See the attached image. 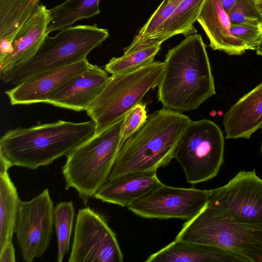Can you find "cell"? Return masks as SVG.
I'll return each instance as SVG.
<instances>
[{"mask_svg": "<svg viewBox=\"0 0 262 262\" xmlns=\"http://www.w3.org/2000/svg\"><path fill=\"white\" fill-rule=\"evenodd\" d=\"M158 86L165 108L186 112L197 108L215 93L206 46L200 34L190 35L168 50Z\"/></svg>", "mask_w": 262, "mask_h": 262, "instance_id": "cell-1", "label": "cell"}, {"mask_svg": "<svg viewBox=\"0 0 262 262\" xmlns=\"http://www.w3.org/2000/svg\"><path fill=\"white\" fill-rule=\"evenodd\" d=\"M192 122L188 116L166 108L148 116L139 130L121 144L107 181L129 173H155L167 166Z\"/></svg>", "mask_w": 262, "mask_h": 262, "instance_id": "cell-2", "label": "cell"}, {"mask_svg": "<svg viewBox=\"0 0 262 262\" xmlns=\"http://www.w3.org/2000/svg\"><path fill=\"white\" fill-rule=\"evenodd\" d=\"M91 120L75 123L58 120L7 131L0 139V155L12 166L36 169L68 156L95 134Z\"/></svg>", "mask_w": 262, "mask_h": 262, "instance_id": "cell-3", "label": "cell"}, {"mask_svg": "<svg viewBox=\"0 0 262 262\" xmlns=\"http://www.w3.org/2000/svg\"><path fill=\"white\" fill-rule=\"evenodd\" d=\"M174 240L222 248L243 262H262V226L207 206L184 224Z\"/></svg>", "mask_w": 262, "mask_h": 262, "instance_id": "cell-4", "label": "cell"}, {"mask_svg": "<svg viewBox=\"0 0 262 262\" xmlns=\"http://www.w3.org/2000/svg\"><path fill=\"white\" fill-rule=\"evenodd\" d=\"M124 118L81 144L68 156L62 173L84 205L107 181L121 145Z\"/></svg>", "mask_w": 262, "mask_h": 262, "instance_id": "cell-5", "label": "cell"}, {"mask_svg": "<svg viewBox=\"0 0 262 262\" xmlns=\"http://www.w3.org/2000/svg\"><path fill=\"white\" fill-rule=\"evenodd\" d=\"M54 37L45 36L35 54L24 64L2 73L5 83L17 85L35 74L86 58L93 49L109 37L107 29L96 24L62 29Z\"/></svg>", "mask_w": 262, "mask_h": 262, "instance_id": "cell-6", "label": "cell"}, {"mask_svg": "<svg viewBox=\"0 0 262 262\" xmlns=\"http://www.w3.org/2000/svg\"><path fill=\"white\" fill-rule=\"evenodd\" d=\"M164 62L153 61L136 70L112 75L86 111L97 134L123 119L150 90L159 85Z\"/></svg>", "mask_w": 262, "mask_h": 262, "instance_id": "cell-7", "label": "cell"}, {"mask_svg": "<svg viewBox=\"0 0 262 262\" xmlns=\"http://www.w3.org/2000/svg\"><path fill=\"white\" fill-rule=\"evenodd\" d=\"M224 147L223 133L214 122L192 121L180 139L173 158L193 185L217 176L224 162Z\"/></svg>", "mask_w": 262, "mask_h": 262, "instance_id": "cell-8", "label": "cell"}, {"mask_svg": "<svg viewBox=\"0 0 262 262\" xmlns=\"http://www.w3.org/2000/svg\"><path fill=\"white\" fill-rule=\"evenodd\" d=\"M123 255L115 233L104 218L89 207L76 217L69 262H122Z\"/></svg>", "mask_w": 262, "mask_h": 262, "instance_id": "cell-9", "label": "cell"}, {"mask_svg": "<svg viewBox=\"0 0 262 262\" xmlns=\"http://www.w3.org/2000/svg\"><path fill=\"white\" fill-rule=\"evenodd\" d=\"M210 190L207 207L239 221L262 226V179L255 169L241 171L225 185Z\"/></svg>", "mask_w": 262, "mask_h": 262, "instance_id": "cell-10", "label": "cell"}, {"mask_svg": "<svg viewBox=\"0 0 262 262\" xmlns=\"http://www.w3.org/2000/svg\"><path fill=\"white\" fill-rule=\"evenodd\" d=\"M54 211L48 189L31 201L20 202L15 232L26 262L41 257L50 246L53 232Z\"/></svg>", "mask_w": 262, "mask_h": 262, "instance_id": "cell-11", "label": "cell"}, {"mask_svg": "<svg viewBox=\"0 0 262 262\" xmlns=\"http://www.w3.org/2000/svg\"><path fill=\"white\" fill-rule=\"evenodd\" d=\"M210 190L173 187L162 184L127 208L144 218L189 220L206 206Z\"/></svg>", "mask_w": 262, "mask_h": 262, "instance_id": "cell-12", "label": "cell"}, {"mask_svg": "<svg viewBox=\"0 0 262 262\" xmlns=\"http://www.w3.org/2000/svg\"><path fill=\"white\" fill-rule=\"evenodd\" d=\"M86 58L31 76L5 92L10 103L28 105L44 102L74 77L87 70Z\"/></svg>", "mask_w": 262, "mask_h": 262, "instance_id": "cell-13", "label": "cell"}, {"mask_svg": "<svg viewBox=\"0 0 262 262\" xmlns=\"http://www.w3.org/2000/svg\"><path fill=\"white\" fill-rule=\"evenodd\" d=\"M110 76L105 70L91 64L53 94L47 103L77 112L86 111Z\"/></svg>", "mask_w": 262, "mask_h": 262, "instance_id": "cell-14", "label": "cell"}, {"mask_svg": "<svg viewBox=\"0 0 262 262\" xmlns=\"http://www.w3.org/2000/svg\"><path fill=\"white\" fill-rule=\"evenodd\" d=\"M226 139H250L262 126V81L244 95L225 114Z\"/></svg>", "mask_w": 262, "mask_h": 262, "instance_id": "cell-15", "label": "cell"}, {"mask_svg": "<svg viewBox=\"0 0 262 262\" xmlns=\"http://www.w3.org/2000/svg\"><path fill=\"white\" fill-rule=\"evenodd\" d=\"M197 21L205 31L213 50L230 55H240L248 50L244 43L232 35L230 18L219 0H205Z\"/></svg>", "mask_w": 262, "mask_h": 262, "instance_id": "cell-16", "label": "cell"}, {"mask_svg": "<svg viewBox=\"0 0 262 262\" xmlns=\"http://www.w3.org/2000/svg\"><path fill=\"white\" fill-rule=\"evenodd\" d=\"M50 21L49 10L41 5L16 36L11 53L0 60L1 73L24 64L35 54L48 34Z\"/></svg>", "mask_w": 262, "mask_h": 262, "instance_id": "cell-17", "label": "cell"}, {"mask_svg": "<svg viewBox=\"0 0 262 262\" xmlns=\"http://www.w3.org/2000/svg\"><path fill=\"white\" fill-rule=\"evenodd\" d=\"M162 184L156 173L126 174L107 181L94 197L104 202L127 207Z\"/></svg>", "mask_w": 262, "mask_h": 262, "instance_id": "cell-18", "label": "cell"}, {"mask_svg": "<svg viewBox=\"0 0 262 262\" xmlns=\"http://www.w3.org/2000/svg\"><path fill=\"white\" fill-rule=\"evenodd\" d=\"M146 262H243L223 249L174 240L150 255Z\"/></svg>", "mask_w": 262, "mask_h": 262, "instance_id": "cell-19", "label": "cell"}, {"mask_svg": "<svg viewBox=\"0 0 262 262\" xmlns=\"http://www.w3.org/2000/svg\"><path fill=\"white\" fill-rule=\"evenodd\" d=\"M41 5L40 0H0V60L11 53L16 36Z\"/></svg>", "mask_w": 262, "mask_h": 262, "instance_id": "cell-20", "label": "cell"}, {"mask_svg": "<svg viewBox=\"0 0 262 262\" xmlns=\"http://www.w3.org/2000/svg\"><path fill=\"white\" fill-rule=\"evenodd\" d=\"M205 1H182L145 48L161 46L163 42L178 34L188 36L196 34L197 31L193 24L198 20Z\"/></svg>", "mask_w": 262, "mask_h": 262, "instance_id": "cell-21", "label": "cell"}, {"mask_svg": "<svg viewBox=\"0 0 262 262\" xmlns=\"http://www.w3.org/2000/svg\"><path fill=\"white\" fill-rule=\"evenodd\" d=\"M20 202L8 173L0 174V250L12 242Z\"/></svg>", "mask_w": 262, "mask_h": 262, "instance_id": "cell-22", "label": "cell"}, {"mask_svg": "<svg viewBox=\"0 0 262 262\" xmlns=\"http://www.w3.org/2000/svg\"><path fill=\"white\" fill-rule=\"evenodd\" d=\"M101 0H66L49 10L50 21L47 33L60 30L79 20L94 16L100 12Z\"/></svg>", "mask_w": 262, "mask_h": 262, "instance_id": "cell-23", "label": "cell"}, {"mask_svg": "<svg viewBox=\"0 0 262 262\" xmlns=\"http://www.w3.org/2000/svg\"><path fill=\"white\" fill-rule=\"evenodd\" d=\"M183 0H163L157 10L135 36L131 43L124 49V54L144 49L163 23L172 15Z\"/></svg>", "mask_w": 262, "mask_h": 262, "instance_id": "cell-24", "label": "cell"}, {"mask_svg": "<svg viewBox=\"0 0 262 262\" xmlns=\"http://www.w3.org/2000/svg\"><path fill=\"white\" fill-rule=\"evenodd\" d=\"M75 208L72 201L61 202L54 208V221L57 241L58 262L62 261L69 250Z\"/></svg>", "mask_w": 262, "mask_h": 262, "instance_id": "cell-25", "label": "cell"}, {"mask_svg": "<svg viewBox=\"0 0 262 262\" xmlns=\"http://www.w3.org/2000/svg\"><path fill=\"white\" fill-rule=\"evenodd\" d=\"M161 46H154L123 54L113 57L105 66V70L112 75L131 72L154 61Z\"/></svg>", "mask_w": 262, "mask_h": 262, "instance_id": "cell-26", "label": "cell"}, {"mask_svg": "<svg viewBox=\"0 0 262 262\" xmlns=\"http://www.w3.org/2000/svg\"><path fill=\"white\" fill-rule=\"evenodd\" d=\"M228 15L231 24L262 25L256 0H237Z\"/></svg>", "mask_w": 262, "mask_h": 262, "instance_id": "cell-27", "label": "cell"}, {"mask_svg": "<svg viewBox=\"0 0 262 262\" xmlns=\"http://www.w3.org/2000/svg\"><path fill=\"white\" fill-rule=\"evenodd\" d=\"M146 104L140 102L125 116L121 132V144L135 133L147 119Z\"/></svg>", "mask_w": 262, "mask_h": 262, "instance_id": "cell-28", "label": "cell"}, {"mask_svg": "<svg viewBox=\"0 0 262 262\" xmlns=\"http://www.w3.org/2000/svg\"><path fill=\"white\" fill-rule=\"evenodd\" d=\"M232 35L244 43L248 50H255L262 40V25L231 24Z\"/></svg>", "mask_w": 262, "mask_h": 262, "instance_id": "cell-29", "label": "cell"}, {"mask_svg": "<svg viewBox=\"0 0 262 262\" xmlns=\"http://www.w3.org/2000/svg\"><path fill=\"white\" fill-rule=\"evenodd\" d=\"M15 261V249L13 243H8L0 250V262Z\"/></svg>", "mask_w": 262, "mask_h": 262, "instance_id": "cell-30", "label": "cell"}, {"mask_svg": "<svg viewBox=\"0 0 262 262\" xmlns=\"http://www.w3.org/2000/svg\"><path fill=\"white\" fill-rule=\"evenodd\" d=\"M12 166L6 159L0 155V174L8 172V169Z\"/></svg>", "mask_w": 262, "mask_h": 262, "instance_id": "cell-31", "label": "cell"}, {"mask_svg": "<svg viewBox=\"0 0 262 262\" xmlns=\"http://www.w3.org/2000/svg\"><path fill=\"white\" fill-rule=\"evenodd\" d=\"M237 0H219L224 10L229 13Z\"/></svg>", "mask_w": 262, "mask_h": 262, "instance_id": "cell-32", "label": "cell"}, {"mask_svg": "<svg viewBox=\"0 0 262 262\" xmlns=\"http://www.w3.org/2000/svg\"><path fill=\"white\" fill-rule=\"evenodd\" d=\"M255 50L256 51V53L258 55L262 56V40L257 46Z\"/></svg>", "mask_w": 262, "mask_h": 262, "instance_id": "cell-33", "label": "cell"}, {"mask_svg": "<svg viewBox=\"0 0 262 262\" xmlns=\"http://www.w3.org/2000/svg\"><path fill=\"white\" fill-rule=\"evenodd\" d=\"M256 3L259 11L262 15V0H256Z\"/></svg>", "mask_w": 262, "mask_h": 262, "instance_id": "cell-34", "label": "cell"}, {"mask_svg": "<svg viewBox=\"0 0 262 262\" xmlns=\"http://www.w3.org/2000/svg\"><path fill=\"white\" fill-rule=\"evenodd\" d=\"M261 154H262V142H261Z\"/></svg>", "mask_w": 262, "mask_h": 262, "instance_id": "cell-35", "label": "cell"}, {"mask_svg": "<svg viewBox=\"0 0 262 262\" xmlns=\"http://www.w3.org/2000/svg\"><path fill=\"white\" fill-rule=\"evenodd\" d=\"M171 1H177V0H170Z\"/></svg>", "mask_w": 262, "mask_h": 262, "instance_id": "cell-36", "label": "cell"}, {"mask_svg": "<svg viewBox=\"0 0 262 262\" xmlns=\"http://www.w3.org/2000/svg\"><path fill=\"white\" fill-rule=\"evenodd\" d=\"M261 128H262V126H261Z\"/></svg>", "mask_w": 262, "mask_h": 262, "instance_id": "cell-37", "label": "cell"}]
</instances>
